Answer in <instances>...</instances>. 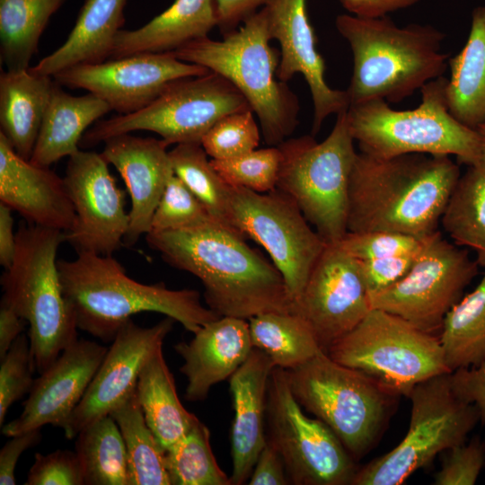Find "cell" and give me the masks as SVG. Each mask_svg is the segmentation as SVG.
I'll return each instance as SVG.
<instances>
[{"mask_svg": "<svg viewBox=\"0 0 485 485\" xmlns=\"http://www.w3.org/2000/svg\"><path fill=\"white\" fill-rule=\"evenodd\" d=\"M168 146L163 139L130 133L104 142L101 154L120 174L130 197L129 225L123 241L127 246L149 233L156 207L174 174Z\"/></svg>", "mask_w": 485, "mask_h": 485, "instance_id": "22", "label": "cell"}, {"mask_svg": "<svg viewBox=\"0 0 485 485\" xmlns=\"http://www.w3.org/2000/svg\"><path fill=\"white\" fill-rule=\"evenodd\" d=\"M248 321L253 348L277 367L295 368L322 350L309 325L295 313L269 312Z\"/></svg>", "mask_w": 485, "mask_h": 485, "instance_id": "35", "label": "cell"}, {"mask_svg": "<svg viewBox=\"0 0 485 485\" xmlns=\"http://www.w3.org/2000/svg\"><path fill=\"white\" fill-rule=\"evenodd\" d=\"M475 129L480 134L481 139L480 157L475 166L485 170V124L478 127Z\"/></svg>", "mask_w": 485, "mask_h": 485, "instance_id": "55", "label": "cell"}, {"mask_svg": "<svg viewBox=\"0 0 485 485\" xmlns=\"http://www.w3.org/2000/svg\"><path fill=\"white\" fill-rule=\"evenodd\" d=\"M110 110V106L97 95L88 93L74 96L56 82L30 162L49 167L71 156L80 150L78 146L86 128Z\"/></svg>", "mask_w": 485, "mask_h": 485, "instance_id": "29", "label": "cell"}, {"mask_svg": "<svg viewBox=\"0 0 485 485\" xmlns=\"http://www.w3.org/2000/svg\"><path fill=\"white\" fill-rule=\"evenodd\" d=\"M461 177L447 155L357 153L348 184V232L388 231L422 239L438 230Z\"/></svg>", "mask_w": 485, "mask_h": 485, "instance_id": "2", "label": "cell"}, {"mask_svg": "<svg viewBox=\"0 0 485 485\" xmlns=\"http://www.w3.org/2000/svg\"><path fill=\"white\" fill-rule=\"evenodd\" d=\"M281 159L278 146H269L233 159H211V163L229 186L267 193L277 188Z\"/></svg>", "mask_w": 485, "mask_h": 485, "instance_id": "40", "label": "cell"}, {"mask_svg": "<svg viewBox=\"0 0 485 485\" xmlns=\"http://www.w3.org/2000/svg\"><path fill=\"white\" fill-rule=\"evenodd\" d=\"M445 86L449 112L462 124H485V5L472 11L471 30L462 50L449 59Z\"/></svg>", "mask_w": 485, "mask_h": 485, "instance_id": "30", "label": "cell"}, {"mask_svg": "<svg viewBox=\"0 0 485 485\" xmlns=\"http://www.w3.org/2000/svg\"><path fill=\"white\" fill-rule=\"evenodd\" d=\"M289 483L282 456L272 442L267 438L248 480V484L287 485Z\"/></svg>", "mask_w": 485, "mask_h": 485, "instance_id": "49", "label": "cell"}, {"mask_svg": "<svg viewBox=\"0 0 485 485\" xmlns=\"http://www.w3.org/2000/svg\"><path fill=\"white\" fill-rule=\"evenodd\" d=\"M349 13L358 17H382L410 7L420 0H338Z\"/></svg>", "mask_w": 485, "mask_h": 485, "instance_id": "52", "label": "cell"}, {"mask_svg": "<svg viewBox=\"0 0 485 485\" xmlns=\"http://www.w3.org/2000/svg\"><path fill=\"white\" fill-rule=\"evenodd\" d=\"M269 0H216L217 27L222 35L235 30Z\"/></svg>", "mask_w": 485, "mask_h": 485, "instance_id": "51", "label": "cell"}, {"mask_svg": "<svg viewBox=\"0 0 485 485\" xmlns=\"http://www.w3.org/2000/svg\"><path fill=\"white\" fill-rule=\"evenodd\" d=\"M16 251V234H13L12 209L0 203V264L9 268Z\"/></svg>", "mask_w": 485, "mask_h": 485, "instance_id": "54", "label": "cell"}, {"mask_svg": "<svg viewBox=\"0 0 485 485\" xmlns=\"http://www.w3.org/2000/svg\"><path fill=\"white\" fill-rule=\"evenodd\" d=\"M253 348L249 321L221 316L193 333L189 342L174 345L184 363L180 371L188 384L185 398L203 401L211 387L230 378Z\"/></svg>", "mask_w": 485, "mask_h": 485, "instance_id": "24", "label": "cell"}, {"mask_svg": "<svg viewBox=\"0 0 485 485\" xmlns=\"http://www.w3.org/2000/svg\"><path fill=\"white\" fill-rule=\"evenodd\" d=\"M64 181L75 223L66 242L80 252L112 255L123 243L129 225L125 192L117 185L102 155L79 150L68 157Z\"/></svg>", "mask_w": 485, "mask_h": 485, "instance_id": "16", "label": "cell"}, {"mask_svg": "<svg viewBox=\"0 0 485 485\" xmlns=\"http://www.w3.org/2000/svg\"><path fill=\"white\" fill-rule=\"evenodd\" d=\"M440 224L453 242L472 250L485 269V170L469 166L461 175Z\"/></svg>", "mask_w": 485, "mask_h": 485, "instance_id": "37", "label": "cell"}, {"mask_svg": "<svg viewBox=\"0 0 485 485\" xmlns=\"http://www.w3.org/2000/svg\"><path fill=\"white\" fill-rule=\"evenodd\" d=\"M438 336L451 373L485 360V272L476 287L445 314Z\"/></svg>", "mask_w": 485, "mask_h": 485, "instance_id": "32", "label": "cell"}, {"mask_svg": "<svg viewBox=\"0 0 485 485\" xmlns=\"http://www.w3.org/2000/svg\"><path fill=\"white\" fill-rule=\"evenodd\" d=\"M294 397L286 370L275 366L267 396V438L282 456L295 485H352L356 461L333 431L307 417Z\"/></svg>", "mask_w": 485, "mask_h": 485, "instance_id": "13", "label": "cell"}, {"mask_svg": "<svg viewBox=\"0 0 485 485\" xmlns=\"http://www.w3.org/2000/svg\"><path fill=\"white\" fill-rule=\"evenodd\" d=\"M249 109L246 99L228 80L209 71L172 82L138 111L99 119L84 134L80 146H94L137 130L154 132L169 146L201 144L204 135L223 117Z\"/></svg>", "mask_w": 485, "mask_h": 485, "instance_id": "12", "label": "cell"}, {"mask_svg": "<svg viewBox=\"0 0 485 485\" xmlns=\"http://www.w3.org/2000/svg\"><path fill=\"white\" fill-rule=\"evenodd\" d=\"M254 115L249 109L219 119L201 139L207 154L212 160H228L257 149L261 132Z\"/></svg>", "mask_w": 485, "mask_h": 485, "instance_id": "41", "label": "cell"}, {"mask_svg": "<svg viewBox=\"0 0 485 485\" xmlns=\"http://www.w3.org/2000/svg\"><path fill=\"white\" fill-rule=\"evenodd\" d=\"M371 309L358 260L336 242L327 243L291 313L306 322L326 352Z\"/></svg>", "mask_w": 485, "mask_h": 485, "instance_id": "17", "label": "cell"}, {"mask_svg": "<svg viewBox=\"0 0 485 485\" xmlns=\"http://www.w3.org/2000/svg\"><path fill=\"white\" fill-rule=\"evenodd\" d=\"M107 351V347L88 340H77L65 348L35 379L22 413L3 426L2 434L10 437L46 425L63 428Z\"/></svg>", "mask_w": 485, "mask_h": 485, "instance_id": "21", "label": "cell"}, {"mask_svg": "<svg viewBox=\"0 0 485 485\" xmlns=\"http://www.w3.org/2000/svg\"><path fill=\"white\" fill-rule=\"evenodd\" d=\"M440 470L434 476L435 485H473L485 463V445L479 439L448 449Z\"/></svg>", "mask_w": 485, "mask_h": 485, "instance_id": "45", "label": "cell"}, {"mask_svg": "<svg viewBox=\"0 0 485 485\" xmlns=\"http://www.w3.org/2000/svg\"><path fill=\"white\" fill-rule=\"evenodd\" d=\"M347 110L337 114L322 142L305 135L278 146L282 159L276 189L297 205L327 243L339 242L348 233V184L357 152Z\"/></svg>", "mask_w": 485, "mask_h": 485, "instance_id": "8", "label": "cell"}, {"mask_svg": "<svg viewBox=\"0 0 485 485\" xmlns=\"http://www.w3.org/2000/svg\"><path fill=\"white\" fill-rule=\"evenodd\" d=\"M41 428L10 436L0 450V484L14 485V471L21 455L41 440Z\"/></svg>", "mask_w": 485, "mask_h": 485, "instance_id": "50", "label": "cell"}, {"mask_svg": "<svg viewBox=\"0 0 485 485\" xmlns=\"http://www.w3.org/2000/svg\"><path fill=\"white\" fill-rule=\"evenodd\" d=\"M122 435L128 462V485H171L166 450L148 427L136 392L110 414Z\"/></svg>", "mask_w": 485, "mask_h": 485, "instance_id": "34", "label": "cell"}, {"mask_svg": "<svg viewBox=\"0 0 485 485\" xmlns=\"http://www.w3.org/2000/svg\"><path fill=\"white\" fill-rule=\"evenodd\" d=\"M263 7L270 38L277 40L280 47L278 78L287 83L296 74L304 76L312 95L311 133L315 136L327 117L348 108L347 91L332 89L325 80V63L316 48L306 0H269Z\"/></svg>", "mask_w": 485, "mask_h": 485, "instance_id": "20", "label": "cell"}, {"mask_svg": "<svg viewBox=\"0 0 485 485\" xmlns=\"http://www.w3.org/2000/svg\"><path fill=\"white\" fill-rule=\"evenodd\" d=\"M210 433L200 420L166 450V468L171 485H232L216 463Z\"/></svg>", "mask_w": 485, "mask_h": 485, "instance_id": "39", "label": "cell"}, {"mask_svg": "<svg viewBox=\"0 0 485 485\" xmlns=\"http://www.w3.org/2000/svg\"><path fill=\"white\" fill-rule=\"evenodd\" d=\"M148 245L172 267L197 277L207 306L218 316L245 320L264 313H291L285 280L245 237L218 223L146 234Z\"/></svg>", "mask_w": 485, "mask_h": 485, "instance_id": "1", "label": "cell"}, {"mask_svg": "<svg viewBox=\"0 0 485 485\" xmlns=\"http://www.w3.org/2000/svg\"><path fill=\"white\" fill-rule=\"evenodd\" d=\"M215 27H217L216 0H174L144 26L131 31L120 30L109 59L173 52L207 37Z\"/></svg>", "mask_w": 485, "mask_h": 485, "instance_id": "26", "label": "cell"}, {"mask_svg": "<svg viewBox=\"0 0 485 485\" xmlns=\"http://www.w3.org/2000/svg\"><path fill=\"white\" fill-rule=\"evenodd\" d=\"M451 379L455 392L477 407L485 427V360L477 366L451 373Z\"/></svg>", "mask_w": 485, "mask_h": 485, "instance_id": "48", "label": "cell"}, {"mask_svg": "<svg viewBox=\"0 0 485 485\" xmlns=\"http://www.w3.org/2000/svg\"><path fill=\"white\" fill-rule=\"evenodd\" d=\"M27 322L7 304H0V358L9 350L13 341L22 334Z\"/></svg>", "mask_w": 485, "mask_h": 485, "instance_id": "53", "label": "cell"}, {"mask_svg": "<svg viewBox=\"0 0 485 485\" xmlns=\"http://www.w3.org/2000/svg\"><path fill=\"white\" fill-rule=\"evenodd\" d=\"M212 222L217 221L211 216L185 184L173 174L154 213L149 232L188 229Z\"/></svg>", "mask_w": 485, "mask_h": 485, "instance_id": "42", "label": "cell"}, {"mask_svg": "<svg viewBox=\"0 0 485 485\" xmlns=\"http://www.w3.org/2000/svg\"><path fill=\"white\" fill-rule=\"evenodd\" d=\"M128 0H84L66 41L30 69L54 76L70 67L110 58L114 40L125 22Z\"/></svg>", "mask_w": 485, "mask_h": 485, "instance_id": "27", "label": "cell"}, {"mask_svg": "<svg viewBox=\"0 0 485 485\" xmlns=\"http://www.w3.org/2000/svg\"><path fill=\"white\" fill-rule=\"evenodd\" d=\"M66 233L36 225L16 233L12 265L1 277L2 300L30 326L36 370L44 372L78 340L77 324L62 288L57 260Z\"/></svg>", "mask_w": 485, "mask_h": 485, "instance_id": "6", "label": "cell"}, {"mask_svg": "<svg viewBox=\"0 0 485 485\" xmlns=\"http://www.w3.org/2000/svg\"><path fill=\"white\" fill-rule=\"evenodd\" d=\"M419 250L398 256L357 260L368 295L381 292L402 278L411 268Z\"/></svg>", "mask_w": 485, "mask_h": 485, "instance_id": "47", "label": "cell"}, {"mask_svg": "<svg viewBox=\"0 0 485 485\" xmlns=\"http://www.w3.org/2000/svg\"><path fill=\"white\" fill-rule=\"evenodd\" d=\"M57 268L78 329L105 342L143 312L171 317L192 334L220 317L202 304L197 290L136 281L111 255L80 252L74 260H58Z\"/></svg>", "mask_w": 485, "mask_h": 485, "instance_id": "3", "label": "cell"}, {"mask_svg": "<svg viewBox=\"0 0 485 485\" xmlns=\"http://www.w3.org/2000/svg\"><path fill=\"white\" fill-rule=\"evenodd\" d=\"M264 7L216 40L208 36L172 52L228 80L246 99L269 146H278L298 125L300 105L287 83L278 78L280 52L270 45Z\"/></svg>", "mask_w": 485, "mask_h": 485, "instance_id": "5", "label": "cell"}, {"mask_svg": "<svg viewBox=\"0 0 485 485\" xmlns=\"http://www.w3.org/2000/svg\"><path fill=\"white\" fill-rule=\"evenodd\" d=\"M55 83L30 68L1 73L0 133L26 160L33 153Z\"/></svg>", "mask_w": 485, "mask_h": 485, "instance_id": "28", "label": "cell"}, {"mask_svg": "<svg viewBox=\"0 0 485 485\" xmlns=\"http://www.w3.org/2000/svg\"><path fill=\"white\" fill-rule=\"evenodd\" d=\"M447 81L440 76L423 85L421 102L414 110H396L382 99L349 105L348 128L360 152L383 159L415 153L454 155L459 163L475 166L481 136L449 112Z\"/></svg>", "mask_w": 485, "mask_h": 485, "instance_id": "7", "label": "cell"}, {"mask_svg": "<svg viewBox=\"0 0 485 485\" xmlns=\"http://www.w3.org/2000/svg\"><path fill=\"white\" fill-rule=\"evenodd\" d=\"M335 26L353 54L346 90L349 105L376 99L399 102L446 70L449 56L441 51L445 33L430 24L400 27L388 15L342 13Z\"/></svg>", "mask_w": 485, "mask_h": 485, "instance_id": "4", "label": "cell"}, {"mask_svg": "<svg viewBox=\"0 0 485 485\" xmlns=\"http://www.w3.org/2000/svg\"><path fill=\"white\" fill-rule=\"evenodd\" d=\"M66 0H0V58L6 70L30 68L50 17Z\"/></svg>", "mask_w": 485, "mask_h": 485, "instance_id": "33", "label": "cell"}, {"mask_svg": "<svg viewBox=\"0 0 485 485\" xmlns=\"http://www.w3.org/2000/svg\"><path fill=\"white\" fill-rule=\"evenodd\" d=\"M137 396L148 427L165 450L199 421L179 399L163 347L145 364L138 377Z\"/></svg>", "mask_w": 485, "mask_h": 485, "instance_id": "31", "label": "cell"}, {"mask_svg": "<svg viewBox=\"0 0 485 485\" xmlns=\"http://www.w3.org/2000/svg\"><path fill=\"white\" fill-rule=\"evenodd\" d=\"M326 353L396 395L408 396L418 384L451 373L437 336L380 309H371Z\"/></svg>", "mask_w": 485, "mask_h": 485, "instance_id": "10", "label": "cell"}, {"mask_svg": "<svg viewBox=\"0 0 485 485\" xmlns=\"http://www.w3.org/2000/svg\"><path fill=\"white\" fill-rule=\"evenodd\" d=\"M230 199L235 228L269 253L293 304L327 242L312 228L297 205L277 189L260 193L230 186Z\"/></svg>", "mask_w": 485, "mask_h": 485, "instance_id": "15", "label": "cell"}, {"mask_svg": "<svg viewBox=\"0 0 485 485\" xmlns=\"http://www.w3.org/2000/svg\"><path fill=\"white\" fill-rule=\"evenodd\" d=\"M478 267L467 249L445 239L437 230L422 239L413 264L402 278L369 296L371 308L388 312L434 333L462 298Z\"/></svg>", "mask_w": 485, "mask_h": 485, "instance_id": "14", "label": "cell"}, {"mask_svg": "<svg viewBox=\"0 0 485 485\" xmlns=\"http://www.w3.org/2000/svg\"><path fill=\"white\" fill-rule=\"evenodd\" d=\"M286 374L300 406L326 424L356 462L373 447L398 396L323 350Z\"/></svg>", "mask_w": 485, "mask_h": 485, "instance_id": "9", "label": "cell"}, {"mask_svg": "<svg viewBox=\"0 0 485 485\" xmlns=\"http://www.w3.org/2000/svg\"><path fill=\"white\" fill-rule=\"evenodd\" d=\"M422 239L388 231L348 232L339 243L355 259L369 260L415 252Z\"/></svg>", "mask_w": 485, "mask_h": 485, "instance_id": "44", "label": "cell"}, {"mask_svg": "<svg viewBox=\"0 0 485 485\" xmlns=\"http://www.w3.org/2000/svg\"><path fill=\"white\" fill-rule=\"evenodd\" d=\"M25 485H84L82 467L75 452L56 450L36 453Z\"/></svg>", "mask_w": 485, "mask_h": 485, "instance_id": "46", "label": "cell"}, {"mask_svg": "<svg viewBox=\"0 0 485 485\" xmlns=\"http://www.w3.org/2000/svg\"><path fill=\"white\" fill-rule=\"evenodd\" d=\"M208 72L172 52L143 53L75 66L53 78L61 86L87 90L124 115L149 105L172 82Z\"/></svg>", "mask_w": 485, "mask_h": 485, "instance_id": "18", "label": "cell"}, {"mask_svg": "<svg viewBox=\"0 0 485 485\" xmlns=\"http://www.w3.org/2000/svg\"><path fill=\"white\" fill-rule=\"evenodd\" d=\"M169 156L174 175L203 204L211 216L238 232L232 213L230 186L207 159L201 144L176 145L169 151Z\"/></svg>", "mask_w": 485, "mask_h": 485, "instance_id": "38", "label": "cell"}, {"mask_svg": "<svg viewBox=\"0 0 485 485\" xmlns=\"http://www.w3.org/2000/svg\"><path fill=\"white\" fill-rule=\"evenodd\" d=\"M408 397V432L387 454L358 468L352 485H398L428 465L439 453L465 442L479 419L477 407L454 391L451 373L418 384Z\"/></svg>", "mask_w": 485, "mask_h": 485, "instance_id": "11", "label": "cell"}, {"mask_svg": "<svg viewBox=\"0 0 485 485\" xmlns=\"http://www.w3.org/2000/svg\"><path fill=\"white\" fill-rule=\"evenodd\" d=\"M0 361V425L3 426L9 408L31 392L35 381L36 366L29 337L21 334Z\"/></svg>", "mask_w": 485, "mask_h": 485, "instance_id": "43", "label": "cell"}, {"mask_svg": "<svg viewBox=\"0 0 485 485\" xmlns=\"http://www.w3.org/2000/svg\"><path fill=\"white\" fill-rule=\"evenodd\" d=\"M275 365L253 348L245 362L229 378L234 419L231 428L232 485L248 481L267 442L268 385Z\"/></svg>", "mask_w": 485, "mask_h": 485, "instance_id": "25", "label": "cell"}, {"mask_svg": "<svg viewBox=\"0 0 485 485\" xmlns=\"http://www.w3.org/2000/svg\"><path fill=\"white\" fill-rule=\"evenodd\" d=\"M75 438L84 485H128L126 445L110 415L88 425Z\"/></svg>", "mask_w": 485, "mask_h": 485, "instance_id": "36", "label": "cell"}, {"mask_svg": "<svg viewBox=\"0 0 485 485\" xmlns=\"http://www.w3.org/2000/svg\"><path fill=\"white\" fill-rule=\"evenodd\" d=\"M0 201L31 225L67 233L75 223L64 179L21 157L1 133Z\"/></svg>", "mask_w": 485, "mask_h": 485, "instance_id": "23", "label": "cell"}, {"mask_svg": "<svg viewBox=\"0 0 485 485\" xmlns=\"http://www.w3.org/2000/svg\"><path fill=\"white\" fill-rule=\"evenodd\" d=\"M174 322L166 316L151 327H140L131 319L120 328L85 394L62 428L67 439L110 415L136 392L145 364L163 347Z\"/></svg>", "mask_w": 485, "mask_h": 485, "instance_id": "19", "label": "cell"}]
</instances>
